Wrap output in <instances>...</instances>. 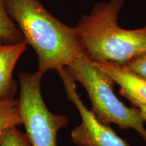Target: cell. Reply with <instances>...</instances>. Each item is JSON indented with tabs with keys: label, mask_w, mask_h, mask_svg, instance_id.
I'll return each instance as SVG.
<instances>
[{
	"label": "cell",
	"mask_w": 146,
	"mask_h": 146,
	"mask_svg": "<svg viewBox=\"0 0 146 146\" xmlns=\"http://www.w3.org/2000/svg\"><path fill=\"white\" fill-rule=\"evenodd\" d=\"M135 107L139 110L140 114H141L142 118L143 119L144 122H146V106L138 105Z\"/></svg>",
	"instance_id": "obj_12"
},
{
	"label": "cell",
	"mask_w": 146,
	"mask_h": 146,
	"mask_svg": "<svg viewBox=\"0 0 146 146\" xmlns=\"http://www.w3.org/2000/svg\"><path fill=\"white\" fill-rule=\"evenodd\" d=\"M23 125L18 99L0 98V136L10 128Z\"/></svg>",
	"instance_id": "obj_8"
},
{
	"label": "cell",
	"mask_w": 146,
	"mask_h": 146,
	"mask_svg": "<svg viewBox=\"0 0 146 146\" xmlns=\"http://www.w3.org/2000/svg\"><path fill=\"white\" fill-rule=\"evenodd\" d=\"M57 72L62 81L68 100L74 104L81 117V123L70 136L76 146H129L109 125L100 123L94 112L87 108L76 91V81L66 67Z\"/></svg>",
	"instance_id": "obj_5"
},
{
	"label": "cell",
	"mask_w": 146,
	"mask_h": 146,
	"mask_svg": "<svg viewBox=\"0 0 146 146\" xmlns=\"http://www.w3.org/2000/svg\"><path fill=\"white\" fill-rule=\"evenodd\" d=\"M66 68L86 89L91 110L100 123L114 124L121 130L135 129L146 141V129L139 110L126 106L120 101L114 92V81L108 74L84 54Z\"/></svg>",
	"instance_id": "obj_3"
},
{
	"label": "cell",
	"mask_w": 146,
	"mask_h": 146,
	"mask_svg": "<svg viewBox=\"0 0 146 146\" xmlns=\"http://www.w3.org/2000/svg\"><path fill=\"white\" fill-rule=\"evenodd\" d=\"M27 43H6L0 38V98L14 99L17 92V83L13 72L18 60L27 50Z\"/></svg>",
	"instance_id": "obj_7"
},
{
	"label": "cell",
	"mask_w": 146,
	"mask_h": 146,
	"mask_svg": "<svg viewBox=\"0 0 146 146\" xmlns=\"http://www.w3.org/2000/svg\"><path fill=\"white\" fill-rule=\"evenodd\" d=\"M0 146H33L26 133L17 127L8 129L0 136Z\"/></svg>",
	"instance_id": "obj_10"
},
{
	"label": "cell",
	"mask_w": 146,
	"mask_h": 146,
	"mask_svg": "<svg viewBox=\"0 0 146 146\" xmlns=\"http://www.w3.org/2000/svg\"><path fill=\"white\" fill-rule=\"evenodd\" d=\"M0 38L10 43L25 41L21 31L7 12L4 0H0Z\"/></svg>",
	"instance_id": "obj_9"
},
{
	"label": "cell",
	"mask_w": 146,
	"mask_h": 146,
	"mask_svg": "<svg viewBox=\"0 0 146 146\" xmlns=\"http://www.w3.org/2000/svg\"><path fill=\"white\" fill-rule=\"evenodd\" d=\"M125 0L95 3L74 27L84 54L96 63L127 65L146 53V26L126 29L118 25Z\"/></svg>",
	"instance_id": "obj_2"
},
{
	"label": "cell",
	"mask_w": 146,
	"mask_h": 146,
	"mask_svg": "<svg viewBox=\"0 0 146 146\" xmlns=\"http://www.w3.org/2000/svg\"><path fill=\"white\" fill-rule=\"evenodd\" d=\"M96 64L119 85L120 95L133 106H146V78L132 72L126 65L108 62Z\"/></svg>",
	"instance_id": "obj_6"
},
{
	"label": "cell",
	"mask_w": 146,
	"mask_h": 146,
	"mask_svg": "<svg viewBox=\"0 0 146 146\" xmlns=\"http://www.w3.org/2000/svg\"><path fill=\"white\" fill-rule=\"evenodd\" d=\"M126 66L135 74L146 78V53L128 63Z\"/></svg>",
	"instance_id": "obj_11"
},
{
	"label": "cell",
	"mask_w": 146,
	"mask_h": 146,
	"mask_svg": "<svg viewBox=\"0 0 146 146\" xmlns=\"http://www.w3.org/2000/svg\"><path fill=\"white\" fill-rule=\"evenodd\" d=\"M43 74L39 71L18 74V98L23 125L33 146H57V135L66 127L68 118L54 114L47 108L41 94Z\"/></svg>",
	"instance_id": "obj_4"
},
{
	"label": "cell",
	"mask_w": 146,
	"mask_h": 146,
	"mask_svg": "<svg viewBox=\"0 0 146 146\" xmlns=\"http://www.w3.org/2000/svg\"><path fill=\"white\" fill-rule=\"evenodd\" d=\"M7 12L37 56L38 71L68 67L84 54L74 27L65 25L39 0H4Z\"/></svg>",
	"instance_id": "obj_1"
}]
</instances>
